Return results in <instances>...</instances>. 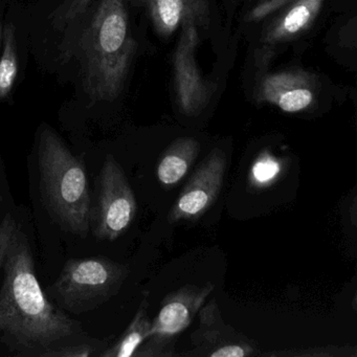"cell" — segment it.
I'll return each mask as SVG.
<instances>
[{"label":"cell","mask_w":357,"mask_h":357,"mask_svg":"<svg viewBox=\"0 0 357 357\" xmlns=\"http://www.w3.org/2000/svg\"><path fill=\"white\" fill-rule=\"evenodd\" d=\"M181 26L183 33L173 59L175 91L181 112L185 116H194L204 109L210 101L212 91L196 63L197 26L195 22H188Z\"/></svg>","instance_id":"obj_8"},{"label":"cell","mask_w":357,"mask_h":357,"mask_svg":"<svg viewBox=\"0 0 357 357\" xmlns=\"http://www.w3.org/2000/svg\"><path fill=\"white\" fill-rule=\"evenodd\" d=\"M214 285H188L165 296L160 312L151 321L149 335L135 357H169L174 354L177 336L181 335L198 314Z\"/></svg>","instance_id":"obj_5"},{"label":"cell","mask_w":357,"mask_h":357,"mask_svg":"<svg viewBox=\"0 0 357 357\" xmlns=\"http://www.w3.org/2000/svg\"><path fill=\"white\" fill-rule=\"evenodd\" d=\"M95 347L91 344H70V346L50 348L43 351L41 357H89L95 354Z\"/></svg>","instance_id":"obj_19"},{"label":"cell","mask_w":357,"mask_h":357,"mask_svg":"<svg viewBox=\"0 0 357 357\" xmlns=\"http://www.w3.org/2000/svg\"><path fill=\"white\" fill-rule=\"evenodd\" d=\"M93 0H66L52 15L54 26L64 31L86 14Z\"/></svg>","instance_id":"obj_16"},{"label":"cell","mask_w":357,"mask_h":357,"mask_svg":"<svg viewBox=\"0 0 357 357\" xmlns=\"http://www.w3.org/2000/svg\"><path fill=\"white\" fill-rule=\"evenodd\" d=\"M3 26L1 22H0V51H1V45H3Z\"/></svg>","instance_id":"obj_22"},{"label":"cell","mask_w":357,"mask_h":357,"mask_svg":"<svg viewBox=\"0 0 357 357\" xmlns=\"http://www.w3.org/2000/svg\"><path fill=\"white\" fill-rule=\"evenodd\" d=\"M185 3L196 24L204 26L208 18V0H185Z\"/></svg>","instance_id":"obj_21"},{"label":"cell","mask_w":357,"mask_h":357,"mask_svg":"<svg viewBox=\"0 0 357 357\" xmlns=\"http://www.w3.org/2000/svg\"><path fill=\"white\" fill-rule=\"evenodd\" d=\"M199 326L192 333L194 349L185 355L210 357H245L257 353L256 344L225 323L216 300L199 310Z\"/></svg>","instance_id":"obj_9"},{"label":"cell","mask_w":357,"mask_h":357,"mask_svg":"<svg viewBox=\"0 0 357 357\" xmlns=\"http://www.w3.org/2000/svg\"><path fill=\"white\" fill-rule=\"evenodd\" d=\"M324 0H294L288 3L265 33L267 45L288 43L312 26L323 7Z\"/></svg>","instance_id":"obj_11"},{"label":"cell","mask_w":357,"mask_h":357,"mask_svg":"<svg viewBox=\"0 0 357 357\" xmlns=\"http://www.w3.org/2000/svg\"><path fill=\"white\" fill-rule=\"evenodd\" d=\"M314 78L302 70L268 75L261 84V99L282 112L296 114L308 109L314 102Z\"/></svg>","instance_id":"obj_10"},{"label":"cell","mask_w":357,"mask_h":357,"mask_svg":"<svg viewBox=\"0 0 357 357\" xmlns=\"http://www.w3.org/2000/svg\"><path fill=\"white\" fill-rule=\"evenodd\" d=\"M294 0H261L260 3L248 14V22H259L264 20L273 12L281 10Z\"/></svg>","instance_id":"obj_20"},{"label":"cell","mask_w":357,"mask_h":357,"mask_svg":"<svg viewBox=\"0 0 357 357\" xmlns=\"http://www.w3.org/2000/svg\"><path fill=\"white\" fill-rule=\"evenodd\" d=\"M78 45L85 95L93 104L114 101L124 86L137 45L129 33L125 0H99Z\"/></svg>","instance_id":"obj_2"},{"label":"cell","mask_w":357,"mask_h":357,"mask_svg":"<svg viewBox=\"0 0 357 357\" xmlns=\"http://www.w3.org/2000/svg\"><path fill=\"white\" fill-rule=\"evenodd\" d=\"M17 43L15 26L8 24L3 26V45L0 55V101L8 99L15 86L18 70Z\"/></svg>","instance_id":"obj_15"},{"label":"cell","mask_w":357,"mask_h":357,"mask_svg":"<svg viewBox=\"0 0 357 357\" xmlns=\"http://www.w3.org/2000/svg\"><path fill=\"white\" fill-rule=\"evenodd\" d=\"M22 229L11 214H7L0 222V268L5 264L8 252L16 234Z\"/></svg>","instance_id":"obj_17"},{"label":"cell","mask_w":357,"mask_h":357,"mask_svg":"<svg viewBox=\"0 0 357 357\" xmlns=\"http://www.w3.org/2000/svg\"><path fill=\"white\" fill-rule=\"evenodd\" d=\"M147 298L142 301L132 321L122 335L109 348L100 354L101 357H131L149 335L151 319L147 312Z\"/></svg>","instance_id":"obj_14"},{"label":"cell","mask_w":357,"mask_h":357,"mask_svg":"<svg viewBox=\"0 0 357 357\" xmlns=\"http://www.w3.org/2000/svg\"><path fill=\"white\" fill-rule=\"evenodd\" d=\"M129 268L104 256L70 259L50 294L60 307L75 313L89 312L119 294Z\"/></svg>","instance_id":"obj_4"},{"label":"cell","mask_w":357,"mask_h":357,"mask_svg":"<svg viewBox=\"0 0 357 357\" xmlns=\"http://www.w3.org/2000/svg\"><path fill=\"white\" fill-rule=\"evenodd\" d=\"M280 166L275 158L269 154L261 156L258 162L252 167V174L256 183L265 185L271 183L279 174Z\"/></svg>","instance_id":"obj_18"},{"label":"cell","mask_w":357,"mask_h":357,"mask_svg":"<svg viewBox=\"0 0 357 357\" xmlns=\"http://www.w3.org/2000/svg\"><path fill=\"white\" fill-rule=\"evenodd\" d=\"M3 202V193H1V188H0V204Z\"/></svg>","instance_id":"obj_23"},{"label":"cell","mask_w":357,"mask_h":357,"mask_svg":"<svg viewBox=\"0 0 357 357\" xmlns=\"http://www.w3.org/2000/svg\"><path fill=\"white\" fill-rule=\"evenodd\" d=\"M227 156L216 148L210 152L187 185L181 190L169 213V222L196 220L216 202L225 178Z\"/></svg>","instance_id":"obj_7"},{"label":"cell","mask_w":357,"mask_h":357,"mask_svg":"<svg viewBox=\"0 0 357 357\" xmlns=\"http://www.w3.org/2000/svg\"><path fill=\"white\" fill-rule=\"evenodd\" d=\"M132 1L135 5L146 10L153 24L154 30L158 35L164 38L170 37L185 22H195L185 0H132Z\"/></svg>","instance_id":"obj_13"},{"label":"cell","mask_w":357,"mask_h":357,"mask_svg":"<svg viewBox=\"0 0 357 357\" xmlns=\"http://www.w3.org/2000/svg\"><path fill=\"white\" fill-rule=\"evenodd\" d=\"M137 199L124 170L114 156L107 155L99 176L95 211H91L93 233L100 241L112 242L132 225Z\"/></svg>","instance_id":"obj_6"},{"label":"cell","mask_w":357,"mask_h":357,"mask_svg":"<svg viewBox=\"0 0 357 357\" xmlns=\"http://www.w3.org/2000/svg\"><path fill=\"white\" fill-rule=\"evenodd\" d=\"M0 287V340L20 355H39L79 330L78 321L49 300L39 283L34 257L22 229L3 264Z\"/></svg>","instance_id":"obj_1"},{"label":"cell","mask_w":357,"mask_h":357,"mask_svg":"<svg viewBox=\"0 0 357 357\" xmlns=\"http://www.w3.org/2000/svg\"><path fill=\"white\" fill-rule=\"evenodd\" d=\"M38 167L43 202L52 218L74 235L91 229V199L84 164L53 129H41Z\"/></svg>","instance_id":"obj_3"},{"label":"cell","mask_w":357,"mask_h":357,"mask_svg":"<svg viewBox=\"0 0 357 357\" xmlns=\"http://www.w3.org/2000/svg\"><path fill=\"white\" fill-rule=\"evenodd\" d=\"M200 152L199 142L193 137H179L171 144L158 162V181L162 185H177L187 175Z\"/></svg>","instance_id":"obj_12"}]
</instances>
